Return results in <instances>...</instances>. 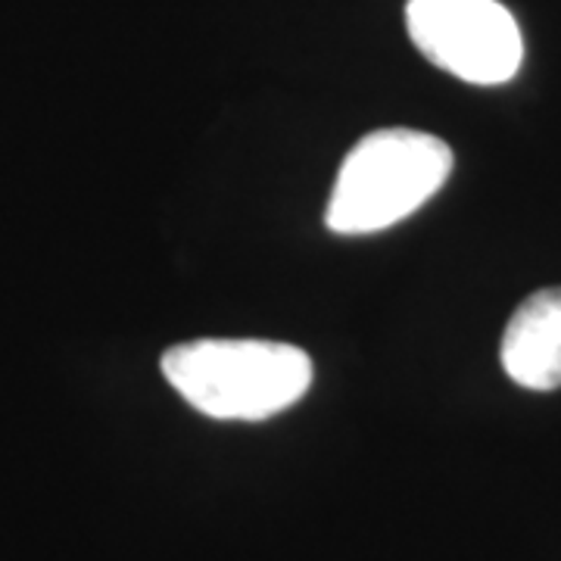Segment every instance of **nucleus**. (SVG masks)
<instances>
[{
	"instance_id": "obj_1",
	"label": "nucleus",
	"mask_w": 561,
	"mask_h": 561,
	"mask_svg": "<svg viewBox=\"0 0 561 561\" xmlns=\"http://www.w3.org/2000/svg\"><path fill=\"white\" fill-rule=\"evenodd\" d=\"M181 400L216 421H262L290 409L312 387V359L275 341H191L162 356Z\"/></svg>"
},
{
	"instance_id": "obj_2",
	"label": "nucleus",
	"mask_w": 561,
	"mask_h": 561,
	"mask_svg": "<svg viewBox=\"0 0 561 561\" xmlns=\"http://www.w3.org/2000/svg\"><path fill=\"white\" fill-rule=\"evenodd\" d=\"M453 172V150L437 135L412 128L371 131L346 153L324 225L334 234H375L409 219Z\"/></svg>"
},
{
	"instance_id": "obj_3",
	"label": "nucleus",
	"mask_w": 561,
	"mask_h": 561,
	"mask_svg": "<svg viewBox=\"0 0 561 561\" xmlns=\"http://www.w3.org/2000/svg\"><path fill=\"white\" fill-rule=\"evenodd\" d=\"M405 28L427 60L461 81L505 84L522 69V28L500 0H409Z\"/></svg>"
},
{
	"instance_id": "obj_4",
	"label": "nucleus",
	"mask_w": 561,
	"mask_h": 561,
	"mask_svg": "<svg viewBox=\"0 0 561 561\" xmlns=\"http://www.w3.org/2000/svg\"><path fill=\"white\" fill-rule=\"evenodd\" d=\"M500 359L524 390L561 387V287L530 294L505 324Z\"/></svg>"
}]
</instances>
